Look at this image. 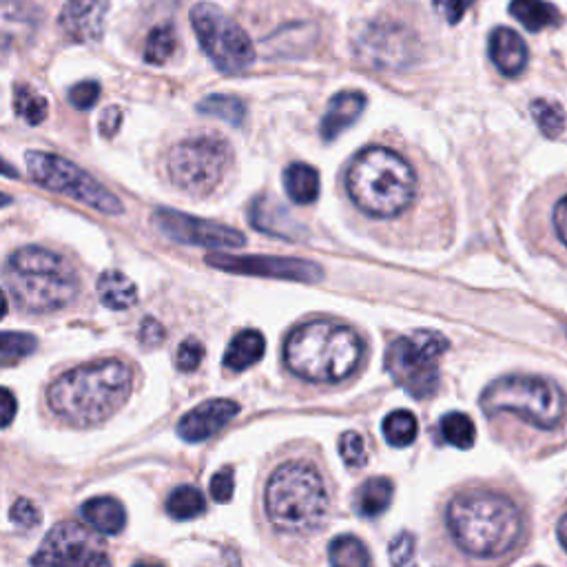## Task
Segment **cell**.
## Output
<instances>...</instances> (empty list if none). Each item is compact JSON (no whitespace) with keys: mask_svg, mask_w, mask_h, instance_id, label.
<instances>
[{"mask_svg":"<svg viewBox=\"0 0 567 567\" xmlns=\"http://www.w3.org/2000/svg\"><path fill=\"white\" fill-rule=\"evenodd\" d=\"M131 386V368L120 359L78 366L51 384L49 408L76 428L98 426L125 406Z\"/></svg>","mask_w":567,"mask_h":567,"instance_id":"obj_1","label":"cell"},{"mask_svg":"<svg viewBox=\"0 0 567 567\" xmlns=\"http://www.w3.org/2000/svg\"><path fill=\"white\" fill-rule=\"evenodd\" d=\"M448 528L463 552L479 559H499L517 548L523 517L503 494L474 490L450 503Z\"/></svg>","mask_w":567,"mask_h":567,"instance_id":"obj_2","label":"cell"},{"mask_svg":"<svg viewBox=\"0 0 567 567\" xmlns=\"http://www.w3.org/2000/svg\"><path fill=\"white\" fill-rule=\"evenodd\" d=\"M364 357V342L353 328L317 319L302 324L286 337L284 362L306 381L337 384L355 373Z\"/></svg>","mask_w":567,"mask_h":567,"instance_id":"obj_3","label":"cell"},{"mask_svg":"<svg viewBox=\"0 0 567 567\" xmlns=\"http://www.w3.org/2000/svg\"><path fill=\"white\" fill-rule=\"evenodd\" d=\"M346 189L357 209L373 218H395L415 198L417 175L397 151L368 147L359 151L350 164Z\"/></svg>","mask_w":567,"mask_h":567,"instance_id":"obj_4","label":"cell"},{"mask_svg":"<svg viewBox=\"0 0 567 567\" xmlns=\"http://www.w3.org/2000/svg\"><path fill=\"white\" fill-rule=\"evenodd\" d=\"M5 288L29 313L60 311L76 300L80 280L63 255L40 246H25L5 264Z\"/></svg>","mask_w":567,"mask_h":567,"instance_id":"obj_5","label":"cell"},{"mask_svg":"<svg viewBox=\"0 0 567 567\" xmlns=\"http://www.w3.org/2000/svg\"><path fill=\"white\" fill-rule=\"evenodd\" d=\"M328 508H331V499H328L322 474L313 463L288 461L268 479L266 512L280 532H313L326 521Z\"/></svg>","mask_w":567,"mask_h":567,"instance_id":"obj_6","label":"cell"},{"mask_svg":"<svg viewBox=\"0 0 567 567\" xmlns=\"http://www.w3.org/2000/svg\"><path fill=\"white\" fill-rule=\"evenodd\" d=\"M481 408L488 415L510 412L536 428L554 430L563 424L567 404L559 386H554L552 381L512 375L494 381L483 390Z\"/></svg>","mask_w":567,"mask_h":567,"instance_id":"obj_7","label":"cell"},{"mask_svg":"<svg viewBox=\"0 0 567 567\" xmlns=\"http://www.w3.org/2000/svg\"><path fill=\"white\" fill-rule=\"evenodd\" d=\"M448 339L437 331H417L388 346L386 370L415 399H430L439 390V357Z\"/></svg>","mask_w":567,"mask_h":567,"instance_id":"obj_8","label":"cell"},{"mask_svg":"<svg viewBox=\"0 0 567 567\" xmlns=\"http://www.w3.org/2000/svg\"><path fill=\"white\" fill-rule=\"evenodd\" d=\"M25 160L29 175H32L40 187L67 195V198L91 206V209L105 215H120L125 211V206H122L116 195L102 187L89 173L76 167L74 162L45 151H29Z\"/></svg>","mask_w":567,"mask_h":567,"instance_id":"obj_9","label":"cell"},{"mask_svg":"<svg viewBox=\"0 0 567 567\" xmlns=\"http://www.w3.org/2000/svg\"><path fill=\"white\" fill-rule=\"evenodd\" d=\"M191 25L198 34L204 54L222 74H242L253 65L255 49L249 34L220 7L209 3L195 5Z\"/></svg>","mask_w":567,"mask_h":567,"instance_id":"obj_10","label":"cell"},{"mask_svg":"<svg viewBox=\"0 0 567 567\" xmlns=\"http://www.w3.org/2000/svg\"><path fill=\"white\" fill-rule=\"evenodd\" d=\"M231 149L218 136L189 138L169 153V175L178 189L189 195H209L224 178Z\"/></svg>","mask_w":567,"mask_h":567,"instance_id":"obj_11","label":"cell"},{"mask_svg":"<svg viewBox=\"0 0 567 567\" xmlns=\"http://www.w3.org/2000/svg\"><path fill=\"white\" fill-rule=\"evenodd\" d=\"M34 567H111L105 545L80 523H60L32 559Z\"/></svg>","mask_w":567,"mask_h":567,"instance_id":"obj_12","label":"cell"},{"mask_svg":"<svg viewBox=\"0 0 567 567\" xmlns=\"http://www.w3.org/2000/svg\"><path fill=\"white\" fill-rule=\"evenodd\" d=\"M357 51L368 65L381 69H406L417 58V38L406 25L381 20L359 36Z\"/></svg>","mask_w":567,"mask_h":567,"instance_id":"obj_13","label":"cell"},{"mask_svg":"<svg viewBox=\"0 0 567 567\" xmlns=\"http://www.w3.org/2000/svg\"><path fill=\"white\" fill-rule=\"evenodd\" d=\"M153 224L162 235L180 244L206 246V249H240L246 244V237L231 226L193 218L173 209H158L153 213Z\"/></svg>","mask_w":567,"mask_h":567,"instance_id":"obj_14","label":"cell"},{"mask_svg":"<svg viewBox=\"0 0 567 567\" xmlns=\"http://www.w3.org/2000/svg\"><path fill=\"white\" fill-rule=\"evenodd\" d=\"M206 264L220 271L253 277H271V280L306 282L313 284L322 280V268L315 262L297 260V257H275V255H222L213 253L206 257Z\"/></svg>","mask_w":567,"mask_h":567,"instance_id":"obj_15","label":"cell"},{"mask_svg":"<svg viewBox=\"0 0 567 567\" xmlns=\"http://www.w3.org/2000/svg\"><path fill=\"white\" fill-rule=\"evenodd\" d=\"M109 0H67L58 25L76 43H96L105 34Z\"/></svg>","mask_w":567,"mask_h":567,"instance_id":"obj_16","label":"cell"},{"mask_svg":"<svg viewBox=\"0 0 567 567\" xmlns=\"http://www.w3.org/2000/svg\"><path fill=\"white\" fill-rule=\"evenodd\" d=\"M237 412H240V404H235L231 399L204 401L202 406L193 408L180 419L178 435L189 443L206 441L218 435L226 424H231Z\"/></svg>","mask_w":567,"mask_h":567,"instance_id":"obj_17","label":"cell"},{"mask_svg":"<svg viewBox=\"0 0 567 567\" xmlns=\"http://www.w3.org/2000/svg\"><path fill=\"white\" fill-rule=\"evenodd\" d=\"M251 224L257 231L273 235V237H282V240H300V237L304 235L300 222H297L280 202L268 198V195H262V198L253 200Z\"/></svg>","mask_w":567,"mask_h":567,"instance_id":"obj_18","label":"cell"},{"mask_svg":"<svg viewBox=\"0 0 567 567\" xmlns=\"http://www.w3.org/2000/svg\"><path fill=\"white\" fill-rule=\"evenodd\" d=\"M366 107V96L362 91H342L337 94L331 102H328V109L324 113L322 122H319V133L326 142L335 140L337 136L355 125V120L362 116V111Z\"/></svg>","mask_w":567,"mask_h":567,"instance_id":"obj_19","label":"cell"},{"mask_svg":"<svg viewBox=\"0 0 567 567\" xmlns=\"http://www.w3.org/2000/svg\"><path fill=\"white\" fill-rule=\"evenodd\" d=\"M490 58L503 76H519L528 67V45L508 27H497L490 36Z\"/></svg>","mask_w":567,"mask_h":567,"instance_id":"obj_20","label":"cell"},{"mask_svg":"<svg viewBox=\"0 0 567 567\" xmlns=\"http://www.w3.org/2000/svg\"><path fill=\"white\" fill-rule=\"evenodd\" d=\"M82 519L100 534H120L125 530L127 512L122 503L113 497H94L82 505Z\"/></svg>","mask_w":567,"mask_h":567,"instance_id":"obj_21","label":"cell"},{"mask_svg":"<svg viewBox=\"0 0 567 567\" xmlns=\"http://www.w3.org/2000/svg\"><path fill=\"white\" fill-rule=\"evenodd\" d=\"M266 342L260 331H242L233 337L224 353V366L233 370V373H242V370L255 366L264 357Z\"/></svg>","mask_w":567,"mask_h":567,"instance_id":"obj_22","label":"cell"},{"mask_svg":"<svg viewBox=\"0 0 567 567\" xmlns=\"http://www.w3.org/2000/svg\"><path fill=\"white\" fill-rule=\"evenodd\" d=\"M98 297L111 311H129L138 304V288L120 271H107L98 280Z\"/></svg>","mask_w":567,"mask_h":567,"instance_id":"obj_23","label":"cell"},{"mask_svg":"<svg viewBox=\"0 0 567 567\" xmlns=\"http://www.w3.org/2000/svg\"><path fill=\"white\" fill-rule=\"evenodd\" d=\"M284 189L295 204H313L319 198V175L311 164L295 162L284 171Z\"/></svg>","mask_w":567,"mask_h":567,"instance_id":"obj_24","label":"cell"},{"mask_svg":"<svg viewBox=\"0 0 567 567\" xmlns=\"http://www.w3.org/2000/svg\"><path fill=\"white\" fill-rule=\"evenodd\" d=\"M510 14L528 29V32H541L559 23V9L548 0H512Z\"/></svg>","mask_w":567,"mask_h":567,"instance_id":"obj_25","label":"cell"},{"mask_svg":"<svg viewBox=\"0 0 567 567\" xmlns=\"http://www.w3.org/2000/svg\"><path fill=\"white\" fill-rule=\"evenodd\" d=\"M393 499V483L386 477H373L362 483V488L355 494V508L362 517H379L388 510Z\"/></svg>","mask_w":567,"mask_h":567,"instance_id":"obj_26","label":"cell"},{"mask_svg":"<svg viewBox=\"0 0 567 567\" xmlns=\"http://www.w3.org/2000/svg\"><path fill=\"white\" fill-rule=\"evenodd\" d=\"M328 559L331 567H370L368 548L353 534L335 536L328 545Z\"/></svg>","mask_w":567,"mask_h":567,"instance_id":"obj_27","label":"cell"},{"mask_svg":"<svg viewBox=\"0 0 567 567\" xmlns=\"http://www.w3.org/2000/svg\"><path fill=\"white\" fill-rule=\"evenodd\" d=\"M204 510H206V501L202 497V492L193 486L175 488L167 499V512L175 521L195 519L200 517Z\"/></svg>","mask_w":567,"mask_h":567,"instance_id":"obj_28","label":"cell"},{"mask_svg":"<svg viewBox=\"0 0 567 567\" xmlns=\"http://www.w3.org/2000/svg\"><path fill=\"white\" fill-rule=\"evenodd\" d=\"M441 437L450 446H455L459 450H468L474 446V439H477V428H474V421L463 415V412H448L446 417H441Z\"/></svg>","mask_w":567,"mask_h":567,"instance_id":"obj_29","label":"cell"},{"mask_svg":"<svg viewBox=\"0 0 567 567\" xmlns=\"http://www.w3.org/2000/svg\"><path fill=\"white\" fill-rule=\"evenodd\" d=\"M198 111L204 113V116H213V118L229 122V125L233 127H242V122L246 118L244 102L240 98L224 96V94L206 96L198 105Z\"/></svg>","mask_w":567,"mask_h":567,"instance_id":"obj_30","label":"cell"},{"mask_svg":"<svg viewBox=\"0 0 567 567\" xmlns=\"http://www.w3.org/2000/svg\"><path fill=\"white\" fill-rule=\"evenodd\" d=\"M417 419L408 410H395L384 419V437L393 448H406L417 439Z\"/></svg>","mask_w":567,"mask_h":567,"instance_id":"obj_31","label":"cell"},{"mask_svg":"<svg viewBox=\"0 0 567 567\" xmlns=\"http://www.w3.org/2000/svg\"><path fill=\"white\" fill-rule=\"evenodd\" d=\"M175 47H178L175 29L171 25H160L151 29L147 43H144V60L149 65H164L175 54Z\"/></svg>","mask_w":567,"mask_h":567,"instance_id":"obj_32","label":"cell"},{"mask_svg":"<svg viewBox=\"0 0 567 567\" xmlns=\"http://www.w3.org/2000/svg\"><path fill=\"white\" fill-rule=\"evenodd\" d=\"M532 118L545 138H559L565 129V111L559 102L543 100V98L534 100Z\"/></svg>","mask_w":567,"mask_h":567,"instance_id":"obj_33","label":"cell"},{"mask_svg":"<svg viewBox=\"0 0 567 567\" xmlns=\"http://www.w3.org/2000/svg\"><path fill=\"white\" fill-rule=\"evenodd\" d=\"M14 105H16V113L23 118L27 125H40L45 122L47 113H49V105L47 100L34 91L29 85H18L16 87V96H14Z\"/></svg>","mask_w":567,"mask_h":567,"instance_id":"obj_34","label":"cell"},{"mask_svg":"<svg viewBox=\"0 0 567 567\" xmlns=\"http://www.w3.org/2000/svg\"><path fill=\"white\" fill-rule=\"evenodd\" d=\"M36 350V339L27 333H3L0 337V362L14 366L20 359L29 357Z\"/></svg>","mask_w":567,"mask_h":567,"instance_id":"obj_35","label":"cell"},{"mask_svg":"<svg viewBox=\"0 0 567 567\" xmlns=\"http://www.w3.org/2000/svg\"><path fill=\"white\" fill-rule=\"evenodd\" d=\"M339 455H342L348 468H364L368 461V450H366L364 437L353 430L344 432V435L339 437Z\"/></svg>","mask_w":567,"mask_h":567,"instance_id":"obj_36","label":"cell"},{"mask_svg":"<svg viewBox=\"0 0 567 567\" xmlns=\"http://www.w3.org/2000/svg\"><path fill=\"white\" fill-rule=\"evenodd\" d=\"M415 554H417V543L415 536L410 532L397 534L388 548V556L393 567H412L415 565Z\"/></svg>","mask_w":567,"mask_h":567,"instance_id":"obj_37","label":"cell"},{"mask_svg":"<svg viewBox=\"0 0 567 567\" xmlns=\"http://www.w3.org/2000/svg\"><path fill=\"white\" fill-rule=\"evenodd\" d=\"M204 359V346L195 337L184 339L178 348V355H175V364L182 370V373H191V370L198 368Z\"/></svg>","mask_w":567,"mask_h":567,"instance_id":"obj_38","label":"cell"},{"mask_svg":"<svg viewBox=\"0 0 567 567\" xmlns=\"http://www.w3.org/2000/svg\"><path fill=\"white\" fill-rule=\"evenodd\" d=\"M9 517H12V523L20 530H32L43 519V514L36 508V505L29 501V499H18L12 505V512H9Z\"/></svg>","mask_w":567,"mask_h":567,"instance_id":"obj_39","label":"cell"},{"mask_svg":"<svg viewBox=\"0 0 567 567\" xmlns=\"http://www.w3.org/2000/svg\"><path fill=\"white\" fill-rule=\"evenodd\" d=\"M98 98H100V85L94 80L78 82V85H74L69 91V102L80 111H87V109L94 107Z\"/></svg>","mask_w":567,"mask_h":567,"instance_id":"obj_40","label":"cell"},{"mask_svg":"<svg viewBox=\"0 0 567 567\" xmlns=\"http://www.w3.org/2000/svg\"><path fill=\"white\" fill-rule=\"evenodd\" d=\"M211 497L218 503L231 501L235 492V472L233 468H222L218 474H213L211 479Z\"/></svg>","mask_w":567,"mask_h":567,"instance_id":"obj_41","label":"cell"},{"mask_svg":"<svg viewBox=\"0 0 567 567\" xmlns=\"http://www.w3.org/2000/svg\"><path fill=\"white\" fill-rule=\"evenodd\" d=\"M432 5H435V12L441 18H446L450 25H457L466 16L472 0H432Z\"/></svg>","mask_w":567,"mask_h":567,"instance_id":"obj_42","label":"cell"},{"mask_svg":"<svg viewBox=\"0 0 567 567\" xmlns=\"http://www.w3.org/2000/svg\"><path fill=\"white\" fill-rule=\"evenodd\" d=\"M164 339V328L160 322H156L153 317H147L140 324V342L144 346H156Z\"/></svg>","mask_w":567,"mask_h":567,"instance_id":"obj_43","label":"cell"},{"mask_svg":"<svg viewBox=\"0 0 567 567\" xmlns=\"http://www.w3.org/2000/svg\"><path fill=\"white\" fill-rule=\"evenodd\" d=\"M122 122V111L118 107H107L100 116V133L105 138H113L120 129Z\"/></svg>","mask_w":567,"mask_h":567,"instance_id":"obj_44","label":"cell"},{"mask_svg":"<svg viewBox=\"0 0 567 567\" xmlns=\"http://www.w3.org/2000/svg\"><path fill=\"white\" fill-rule=\"evenodd\" d=\"M554 226H556V233H559L561 242L567 246V195L559 202L554 211Z\"/></svg>","mask_w":567,"mask_h":567,"instance_id":"obj_45","label":"cell"},{"mask_svg":"<svg viewBox=\"0 0 567 567\" xmlns=\"http://www.w3.org/2000/svg\"><path fill=\"white\" fill-rule=\"evenodd\" d=\"M14 415H16V399L12 395V390H3V426L7 428L9 424L14 421Z\"/></svg>","mask_w":567,"mask_h":567,"instance_id":"obj_46","label":"cell"},{"mask_svg":"<svg viewBox=\"0 0 567 567\" xmlns=\"http://www.w3.org/2000/svg\"><path fill=\"white\" fill-rule=\"evenodd\" d=\"M559 539H561V545H563L565 552H567V514H565V517H563L561 523H559Z\"/></svg>","mask_w":567,"mask_h":567,"instance_id":"obj_47","label":"cell"},{"mask_svg":"<svg viewBox=\"0 0 567 567\" xmlns=\"http://www.w3.org/2000/svg\"><path fill=\"white\" fill-rule=\"evenodd\" d=\"M133 567H162L158 563H138V565H133Z\"/></svg>","mask_w":567,"mask_h":567,"instance_id":"obj_48","label":"cell"}]
</instances>
